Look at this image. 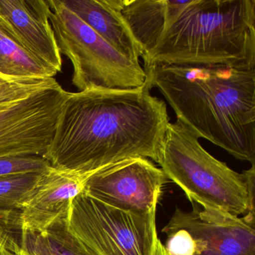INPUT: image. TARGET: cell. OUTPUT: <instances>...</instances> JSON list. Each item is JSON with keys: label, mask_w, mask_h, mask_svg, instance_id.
Segmentation results:
<instances>
[{"label": "cell", "mask_w": 255, "mask_h": 255, "mask_svg": "<svg viewBox=\"0 0 255 255\" xmlns=\"http://www.w3.org/2000/svg\"><path fill=\"white\" fill-rule=\"evenodd\" d=\"M20 243L29 255H96L69 231L67 217L43 232L21 231Z\"/></svg>", "instance_id": "9a60e30c"}, {"label": "cell", "mask_w": 255, "mask_h": 255, "mask_svg": "<svg viewBox=\"0 0 255 255\" xmlns=\"http://www.w3.org/2000/svg\"><path fill=\"white\" fill-rule=\"evenodd\" d=\"M157 163L168 180L202 208L235 216L255 214V193L249 190V169L238 173L209 153L199 137L181 121L168 123Z\"/></svg>", "instance_id": "277c9868"}, {"label": "cell", "mask_w": 255, "mask_h": 255, "mask_svg": "<svg viewBox=\"0 0 255 255\" xmlns=\"http://www.w3.org/2000/svg\"><path fill=\"white\" fill-rule=\"evenodd\" d=\"M191 0H121V11L143 51L142 59Z\"/></svg>", "instance_id": "4fadbf2b"}, {"label": "cell", "mask_w": 255, "mask_h": 255, "mask_svg": "<svg viewBox=\"0 0 255 255\" xmlns=\"http://www.w3.org/2000/svg\"><path fill=\"white\" fill-rule=\"evenodd\" d=\"M51 166L43 155H17L0 157V177L42 173Z\"/></svg>", "instance_id": "ac0fdd59"}, {"label": "cell", "mask_w": 255, "mask_h": 255, "mask_svg": "<svg viewBox=\"0 0 255 255\" xmlns=\"http://www.w3.org/2000/svg\"><path fill=\"white\" fill-rule=\"evenodd\" d=\"M22 255H29L27 253H26V252H24V251L22 249Z\"/></svg>", "instance_id": "44dd1931"}, {"label": "cell", "mask_w": 255, "mask_h": 255, "mask_svg": "<svg viewBox=\"0 0 255 255\" xmlns=\"http://www.w3.org/2000/svg\"><path fill=\"white\" fill-rule=\"evenodd\" d=\"M56 79L11 80L0 76V107L24 99L53 84Z\"/></svg>", "instance_id": "e0dca14e"}, {"label": "cell", "mask_w": 255, "mask_h": 255, "mask_svg": "<svg viewBox=\"0 0 255 255\" xmlns=\"http://www.w3.org/2000/svg\"><path fill=\"white\" fill-rule=\"evenodd\" d=\"M167 180L150 159L131 158L94 172L83 192L114 208L146 213L156 208Z\"/></svg>", "instance_id": "9c48e42d"}, {"label": "cell", "mask_w": 255, "mask_h": 255, "mask_svg": "<svg viewBox=\"0 0 255 255\" xmlns=\"http://www.w3.org/2000/svg\"><path fill=\"white\" fill-rule=\"evenodd\" d=\"M93 173L74 172L51 166L41 173L20 210L21 231L43 232L66 218L71 202L84 191L86 180Z\"/></svg>", "instance_id": "30bf717a"}, {"label": "cell", "mask_w": 255, "mask_h": 255, "mask_svg": "<svg viewBox=\"0 0 255 255\" xmlns=\"http://www.w3.org/2000/svg\"><path fill=\"white\" fill-rule=\"evenodd\" d=\"M20 227V221L12 227L0 223V255H22L21 229L15 231Z\"/></svg>", "instance_id": "d6986e66"}, {"label": "cell", "mask_w": 255, "mask_h": 255, "mask_svg": "<svg viewBox=\"0 0 255 255\" xmlns=\"http://www.w3.org/2000/svg\"><path fill=\"white\" fill-rule=\"evenodd\" d=\"M48 0H0V18L20 43L56 72L62 54L50 22Z\"/></svg>", "instance_id": "8fae6325"}, {"label": "cell", "mask_w": 255, "mask_h": 255, "mask_svg": "<svg viewBox=\"0 0 255 255\" xmlns=\"http://www.w3.org/2000/svg\"><path fill=\"white\" fill-rule=\"evenodd\" d=\"M143 62L255 66V0H191Z\"/></svg>", "instance_id": "3957f363"}, {"label": "cell", "mask_w": 255, "mask_h": 255, "mask_svg": "<svg viewBox=\"0 0 255 255\" xmlns=\"http://www.w3.org/2000/svg\"><path fill=\"white\" fill-rule=\"evenodd\" d=\"M156 209L135 213L110 207L84 192L70 206L69 231L96 255H154Z\"/></svg>", "instance_id": "8992f818"}, {"label": "cell", "mask_w": 255, "mask_h": 255, "mask_svg": "<svg viewBox=\"0 0 255 255\" xmlns=\"http://www.w3.org/2000/svg\"><path fill=\"white\" fill-rule=\"evenodd\" d=\"M50 22L59 51L74 67L72 83L82 91L92 88L135 89L143 86L146 72L139 61L119 53L62 0H48Z\"/></svg>", "instance_id": "5b68a950"}, {"label": "cell", "mask_w": 255, "mask_h": 255, "mask_svg": "<svg viewBox=\"0 0 255 255\" xmlns=\"http://www.w3.org/2000/svg\"><path fill=\"white\" fill-rule=\"evenodd\" d=\"M58 73L29 52L0 18V76L11 80H48Z\"/></svg>", "instance_id": "5bb4252c"}, {"label": "cell", "mask_w": 255, "mask_h": 255, "mask_svg": "<svg viewBox=\"0 0 255 255\" xmlns=\"http://www.w3.org/2000/svg\"><path fill=\"white\" fill-rule=\"evenodd\" d=\"M62 2L119 53L133 60L142 59V50L121 11V0H62Z\"/></svg>", "instance_id": "7c38bea8"}, {"label": "cell", "mask_w": 255, "mask_h": 255, "mask_svg": "<svg viewBox=\"0 0 255 255\" xmlns=\"http://www.w3.org/2000/svg\"><path fill=\"white\" fill-rule=\"evenodd\" d=\"M68 93L56 80L24 99L0 107V157L44 155Z\"/></svg>", "instance_id": "ba28073f"}, {"label": "cell", "mask_w": 255, "mask_h": 255, "mask_svg": "<svg viewBox=\"0 0 255 255\" xmlns=\"http://www.w3.org/2000/svg\"><path fill=\"white\" fill-rule=\"evenodd\" d=\"M154 255H170L165 249V246L162 244L159 239H158L157 241H156Z\"/></svg>", "instance_id": "ffe728a7"}, {"label": "cell", "mask_w": 255, "mask_h": 255, "mask_svg": "<svg viewBox=\"0 0 255 255\" xmlns=\"http://www.w3.org/2000/svg\"><path fill=\"white\" fill-rule=\"evenodd\" d=\"M150 90L145 80L135 89L69 92L43 156L53 168L80 173L131 158L157 162L170 122L165 101Z\"/></svg>", "instance_id": "6da1fadb"}, {"label": "cell", "mask_w": 255, "mask_h": 255, "mask_svg": "<svg viewBox=\"0 0 255 255\" xmlns=\"http://www.w3.org/2000/svg\"><path fill=\"white\" fill-rule=\"evenodd\" d=\"M181 121L200 138L255 165V66L159 65L144 68Z\"/></svg>", "instance_id": "7a4b0ae2"}, {"label": "cell", "mask_w": 255, "mask_h": 255, "mask_svg": "<svg viewBox=\"0 0 255 255\" xmlns=\"http://www.w3.org/2000/svg\"><path fill=\"white\" fill-rule=\"evenodd\" d=\"M176 208L162 228L170 255H255V214L239 217L227 212Z\"/></svg>", "instance_id": "52a82bcc"}, {"label": "cell", "mask_w": 255, "mask_h": 255, "mask_svg": "<svg viewBox=\"0 0 255 255\" xmlns=\"http://www.w3.org/2000/svg\"><path fill=\"white\" fill-rule=\"evenodd\" d=\"M41 173L0 177V210H20L35 189Z\"/></svg>", "instance_id": "2e32d148"}]
</instances>
